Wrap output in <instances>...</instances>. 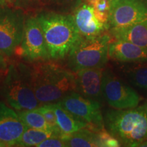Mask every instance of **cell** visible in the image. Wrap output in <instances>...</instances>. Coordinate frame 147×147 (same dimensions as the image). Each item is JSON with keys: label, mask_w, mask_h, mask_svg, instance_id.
<instances>
[{"label": "cell", "mask_w": 147, "mask_h": 147, "mask_svg": "<svg viewBox=\"0 0 147 147\" xmlns=\"http://www.w3.org/2000/svg\"><path fill=\"white\" fill-rule=\"evenodd\" d=\"M36 96L41 103L58 102L76 91V74L58 64L40 61L32 66Z\"/></svg>", "instance_id": "6da1fadb"}, {"label": "cell", "mask_w": 147, "mask_h": 147, "mask_svg": "<svg viewBox=\"0 0 147 147\" xmlns=\"http://www.w3.org/2000/svg\"><path fill=\"white\" fill-rule=\"evenodd\" d=\"M104 125L125 146H138L147 140V102L127 109L106 112Z\"/></svg>", "instance_id": "7a4b0ae2"}, {"label": "cell", "mask_w": 147, "mask_h": 147, "mask_svg": "<svg viewBox=\"0 0 147 147\" xmlns=\"http://www.w3.org/2000/svg\"><path fill=\"white\" fill-rule=\"evenodd\" d=\"M47 45L53 59L68 56L75 44L81 38L72 15L55 12H42L37 15Z\"/></svg>", "instance_id": "3957f363"}, {"label": "cell", "mask_w": 147, "mask_h": 147, "mask_svg": "<svg viewBox=\"0 0 147 147\" xmlns=\"http://www.w3.org/2000/svg\"><path fill=\"white\" fill-rule=\"evenodd\" d=\"M2 91L5 100L16 110L35 109L39 105L34 92L32 68L22 62H14L8 66Z\"/></svg>", "instance_id": "277c9868"}, {"label": "cell", "mask_w": 147, "mask_h": 147, "mask_svg": "<svg viewBox=\"0 0 147 147\" xmlns=\"http://www.w3.org/2000/svg\"><path fill=\"white\" fill-rule=\"evenodd\" d=\"M112 36L109 32L93 38L81 37L68 55V66L73 71L83 69L104 68L108 61Z\"/></svg>", "instance_id": "5b68a950"}, {"label": "cell", "mask_w": 147, "mask_h": 147, "mask_svg": "<svg viewBox=\"0 0 147 147\" xmlns=\"http://www.w3.org/2000/svg\"><path fill=\"white\" fill-rule=\"evenodd\" d=\"M25 23L23 10L0 5V52L6 57H12L19 49Z\"/></svg>", "instance_id": "8992f818"}, {"label": "cell", "mask_w": 147, "mask_h": 147, "mask_svg": "<svg viewBox=\"0 0 147 147\" xmlns=\"http://www.w3.org/2000/svg\"><path fill=\"white\" fill-rule=\"evenodd\" d=\"M102 89L103 98L115 109L132 108L140 102L138 93L110 69L104 70Z\"/></svg>", "instance_id": "52a82bcc"}, {"label": "cell", "mask_w": 147, "mask_h": 147, "mask_svg": "<svg viewBox=\"0 0 147 147\" xmlns=\"http://www.w3.org/2000/svg\"><path fill=\"white\" fill-rule=\"evenodd\" d=\"M58 103L74 116L87 123L91 129L98 131L105 128L100 102L86 98L78 92L72 91Z\"/></svg>", "instance_id": "ba28073f"}, {"label": "cell", "mask_w": 147, "mask_h": 147, "mask_svg": "<svg viewBox=\"0 0 147 147\" xmlns=\"http://www.w3.org/2000/svg\"><path fill=\"white\" fill-rule=\"evenodd\" d=\"M29 61H40L51 59L43 30L37 17L29 16L25 19L21 47L16 53Z\"/></svg>", "instance_id": "9c48e42d"}, {"label": "cell", "mask_w": 147, "mask_h": 147, "mask_svg": "<svg viewBox=\"0 0 147 147\" xmlns=\"http://www.w3.org/2000/svg\"><path fill=\"white\" fill-rule=\"evenodd\" d=\"M110 29L129 26L147 19V0H110Z\"/></svg>", "instance_id": "30bf717a"}, {"label": "cell", "mask_w": 147, "mask_h": 147, "mask_svg": "<svg viewBox=\"0 0 147 147\" xmlns=\"http://www.w3.org/2000/svg\"><path fill=\"white\" fill-rule=\"evenodd\" d=\"M28 128L14 110L0 102V140L8 146H16Z\"/></svg>", "instance_id": "8fae6325"}, {"label": "cell", "mask_w": 147, "mask_h": 147, "mask_svg": "<svg viewBox=\"0 0 147 147\" xmlns=\"http://www.w3.org/2000/svg\"><path fill=\"white\" fill-rule=\"evenodd\" d=\"M103 68L83 69L76 71V91L89 100L101 104Z\"/></svg>", "instance_id": "7c38bea8"}, {"label": "cell", "mask_w": 147, "mask_h": 147, "mask_svg": "<svg viewBox=\"0 0 147 147\" xmlns=\"http://www.w3.org/2000/svg\"><path fill=\"white\" fill-rule=\"evenodd\" d=\"M72 16L79 34L84 38H93L109 30L107 25L97 19L93 8L88 3L75 9Z\"/></svg>", "instance_id": "4fadbf2b"}, {"label": "cell", "mask_w": 147, "mask_h": 147, "mask_svg": "<svg viewBox=\"0 0 147 147\" xmlns=\"http://www.w3.org/2000/svg\"><path fill=\"white\" fill-rule=\"evenodd\" d=\"M108 56L112 59L122 63H147V49L125 40H111Z\"/></svg>", "instance_id": "5bb4252c"}, {"label": "cell", "mask_w": 147, "mask_h": 147, "mask_svg": "<svg viewBox=\"0 0 147 147\" xmlns=\"http://www.w3.org/2000/svg\"><path fill=\"white\" fill-rule=\"evenodd\" d=\"M112 38L125 40L147 49V19L139 23L108 30Z\"/></svg>", "instance_id": "9a60e30c"}, {"label": "cell", "mask_w": 147, "mask_h": 147, "mask_svg": "<svg viewBox=\"0 0 147 147\" xmlns=\"http://www.w3.org/2000/svg\"><path fill=\"white\" fill-rule=\"evenodd\" d=\"M51 104L56 115L61 136L63 139L82 128H89L87 123L74 116L58 102L51 103Z\"/></svg>", "instance_id": "2e32d148"}, {"label": "cell", "mask_w": 147, "mask_h": 147, "mask_svg": "<svg viewBox=\"0 0 147 147\" xmlns=\"http://www.w3.org/2000/svg\"><path fill=\"white\" fill-rule=\"evenodd\" d=\"M66 146L99 147L101 144L97 131L85 127L78 130L65 139Z\"/></svg>", "instance_id": "e0dca14e"}, {"label": "cell", "mask_w": 147, "mask_h": 147, "mask_svg": "<svg viewBox=\"0 0 147 147\" xmlns=\"http://www.w3.org/2000/svg\"><path fill=\"white\" fill-rule=\"evenodd\" d=\"M61 137L58 134L47 130L27 128L18 141L17 146H37L46 139Z\"/></svg>", "instance_id": "ac0fdd59"}, {"label": "cell", "mask_w": 147, "mask_h": 147, "mask_svg": "<svg viewBox=\"0 0 147 147\" xmlns=\"http://www.w3.org/2000/svg\"><path fill=\"white\" fill-rule=\"evenodd\" d=\"M18 116L28 128L47 130L52 131L48 125L43 115L36 108L18 111Z\"/></svg>", "instance_id": "d6986e66"}, {"label": "cell", "mask_w": 147, "mask_h": 147, "mask_svg": "<svg viewBox=\"0 0 147 147\" xmlns=\"http://www.w3.org/2000/svg\"><path fill=\"white\" fill-rule=\"evenodd\" d=\"M128 79L132 85L147 91V64L134 66L127 71Z\"/></svg>", "instance_id": "ffe728a7"}, {"label": "cell", "mask_w": 147, "mask_h": 147, "mask_svg": "<svg viewBox=\"0 0 147 147\" xmlns=\"http://www.w3.org/2000/svg\"><path fill=\"white\" fill-rule=\"evenodd\" d=\"M89 3L93 8L95 15L97 19L102 23L105 24L109 28L108 20L110 8V0H91Z\"/></svg>", "instance_id": "44dd1931"}, {"label": "cell", "mask_w": 147, "mask_h": 147, "mask_svg": "<svg viewBox=\"0 0 147 147\" xmlns=\"http://www.w3.org/2000/svg\"><path fill=\"white\" fill-rule=\"evenodd\" d=\"M36 109L40 112L45 117L48 125L51 131L61 136L60 130L58 127L57 121V117L51 103H47V104L41 106V107L36 108Z\"/></svg>", "instance_id": "7402d4cb"}, {"label": "cell", "mask_w": 147, "mask_h": 147, "mask_svg": "<svg viewBox=\"0 0 147 147\" xmlns=\"http://www.w3.org/2000/svg\"><path fill=\"white\" fill-rule=\"evenodd\" d=\"M101 146L103 147H118L121 146V143L117 138L112 135L105 128L97 131Z\"/></svg>", "instance_id": "603a6c76"}, {"label": "cell", "mask_w": 147, "mask_h": 147, "mask_svg": "<svg viewBox=\"0 0 147 147\" xmlns=\"http://www.w3.org/2000/svg\"><path fill=\"white\" fill-rule=\"evenodd\" d=\"M47 4L63 9H76L81 4V0H44Z\"/></svg>", "instance_id": "cb8c5ba5"}, {"label": "cell", "mask_w": 147, "mask_h": 147, "mask_svg": "<svg viewBox=\"0 0 147 147\" xmlns=\"http://www.w3.org/2000/svg\"><path fill=\"white\" fill-rule=\"evenodd\" d=\"M37 146L38 147H63L66 146L65 140L61 137H51L46 139Z\"/></svg>", "instance_id": "d4e9b609"}, {"label": "cell", "mask_w": 147, "mask_h": 147, "mask_svg": "<svg viewBox=\"0 0 147 147\" xmlns=\"http://www.w3.org/2000/svg\"><path fill=\"white\" fill-rule=\"evenodd\" d=\"M32 0H3L4 4H10L16 7H21L27 5Z\"/></svg>", "instance_id": "484cf974"}, {"label": "cell", "mask_w": 147, "mask_h": 147, "mask_svg": "<svg viewBox=\"0 0 147 147\" xmlns=\"http://www.w3.org/2000/svg\"><path fill=\"white\" fill-rule=\"evenodd\" d=\"M7 69H8V67H7L6 60L5 59V56L0 52V74L5 72Z\"/></svg>", "instance_id": "4316f807"}, {"label": "cell", "mask_w": 147, "mask_h": 147, "mask_svg": "<svg viewBox=\"0 0 147 147\" xmlns=\"http://www.w3.org/2000/svg\"><path fill=\"white\" fill-rule=\"evenodd\" d=\"M7 146H7V145L5 144L4 142H2V141L0 140V147H7Z\"/></svg>", "instance_id": "83f0119b"}, {"label": "cell", "mask_w": 147, "mask_h": 147, "mask_svg": "<svg viewBox=\"0 0 147 147\" xmlns=\"http://www.w3.org/2000/svg\"><path fill=\"white\" fill-rule=\"evenodd\" d=\"M4 5V3H3V0H0V5Z\"/></svg>", "instance_id": "f1b7e54d"}, {"label": "cell", "mask_w": 147, "mask_h": 147, "mask_svg": "<svg viewBox=\"0 0 147 147\" xmlns=\"http://www.w3.org/2000/svg\"><path fill=\"white\" fill-rule=\"evenodd\" d=\"M91 1V0H86V1H87V2H89V1Z\"/></svg>", "instance_id": "f546056e"}, {"label": "cell", "mask_w": 147, "mask_h": 147, "mask_svg": "<svg viewBox=\"0 0 147 147\" xmlns=\"http://www.w3.org/2000/svg\"><path fill=\"white\" fill-rule=\"evenodd\" d=\"M84 1H86V0H84Z\"/></svg>", "instance_id": "4dcf8cb0"}]
</instances>
